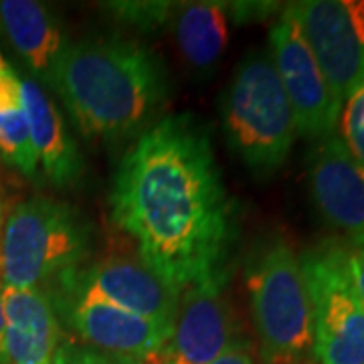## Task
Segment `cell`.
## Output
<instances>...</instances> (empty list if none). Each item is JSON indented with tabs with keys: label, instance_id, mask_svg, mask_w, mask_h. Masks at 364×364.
<instances>
[{
	"label": "cell",
	"instance_id": "cell-1",
	"mask_svg": "<svg viewBox=\"0 0 364 364\" xmlns=\"http://www.w3.org/2000/svg\"><path fill=\"white\" fill-rule=\"evenodd\" d=\"M109 210L136 255L178 294L229 279L235 205L193 114L160 117L134 140L114 174Z\"/></svg>",
	"mask_w": 364,
	"mask_h": 364
},
{
	"label": "cell",
	"instance_id": "cell-2",
	"mask_svg": "<svg viewBox=\"0 0 364 364\" xmlns=\"http://www.w3.org/2000/svg\"><path fill=\"white\" fill-rule=\"evenodd\" d=\"M51 90L83 136L117 142L138 138L156 124L172 83L152 47L102 35L67 43Z\"/></svg>",
	"mask_w": 364,
	"mask_h": 364
},
{
	"label": "cell",
	"instance_id": "cell-3",
	"mask_svg": "<svg viewBox=\"0 0 364 364\" xmlns=\"http://www.w3.org/2000/svg\"><path fill=\"white\" fill-rule=\"evenodd\" d=\"M245 286L259 364H316L310 296L299 255L286 235H267L251 249Z\"/></svg>",
	"mask_w": 364,
	"mask_h": 364
},
{
	"label": "cell",
	"instance_id": "cell-4",
	"mask_svg": "<svg viewBox=\"0 0 364 364\" xmlns=\"http://www.w3.org/2000/svg\"><path fill=\"white\" fill-rule=\"evenodd\" d=\"M91 253V229L71 205L31 196L6 210L0 241V287L49 289L83 267Z\"/></svg>",
	"mask_w": 364,
	"mask_h": 364
},
{
	"label": "cell",
	"instance_id": "cell-5",
	"mask_svg": "<svg viewBox=\"0 0 364 364\" xmlns=\"http://www.w3.org/2000/svg\"><path fill=\"white\" fill-rule=\"evenodd\" d=\"M221 112L227 144L249 172L267 178L286 164L298 130L269 49H253L241 59Z\"/></svg>",
	"mask_w": 364,
	"mask_h": 364
},
{
	"label": "cell",
	"instance_id": "cell-6",
	"mask_svg": "<svg viewBox=\"0 0 364 364\" xmlns=\"http://www.w3.org/2000/svg\"><path fill=\"white\" fill-rule=\"evenodd\" d=\"M314 322L316 364H364V306L354 294L342 241H324L299 255Z\"/></svg>",
	"mask_w": 364,
	"mask_h": 364
},
{
	"label": "cell",
	"instance_id": "cell-7",
	"mask_svg": "<svg viewBox=\"0 0 364 364\" xmlns=\"http://www.w3.org/2000/svg\"><path fill=\"white\" fill-rule=\"evenodd\" d=\"M51 299H97L138 314L172 332L181 294L160 279L138 255H112L85 263L47 289Z\"/></svg>",
	"mask_w": 364,
	"mask_h": 364
},
{
	"label": "cell",
	"instance_id": "cell-8",
	"mask_svg": "<svg viewBox=\"0 0 364 364\" xmlns=\"http://www.w3.org/2000/svg\"><path fill=\"white\" fill-rule=\"evenodd\" d=\"M269 55L291 105L298 134L312 140L334 134L342 102L304 37L294 4H286L269 28Z\"/></svg>",
	"mask_w": 364,
	"mask_h": 364
},
{
	"label": "cell",
	"instance_id": "cell-9",
	"mask_svg": "<svg viewBox=\"0 0 364 364\" xmlns=\"http://www.w3.org/2000/svg\"><path fill=\"white\" fill-rule=\"evenodd\" d=\"M291 4L318 65L344 104L364 83V0Z\"/></svg>",
	"mask_w": 364,
	"mask_h": 364
},
{
	"label": "cell",
	"instance_id": "cell-10",
	"mask_svg": "<svg viewBox=\"0 0 364 364\" xmlns=\"http://www.w3.org/2000/svg\"><path fill=\"white\" fill-rule=\"evenodd\" d=\"M227 282L182 291L170 338L156 364H213L245 340L225 294Z\"/></svg>",
	"mask_w": 364,
	"mask_h": 364
},
{
	"label": "cell",
	"instance_id": "cell-11",
	"mask_svg": "<svg viewBox=\"0 0 364 364\" xmlns=\"http://www.w3.org/2000/svg\"><path fill=\"white\" fill-rule=\"evenodd\" d=\"M61 324L75 340L97 350L156 364L170 338V330L138 314L97 299H53Z\"/></svg>",
	"mask_w": 364,
	"mask_h": 364
},
{
	"label": "cell",
	"instance_id": "cell-12",
	"mask_svg": "<svg viewBox=\"0 0 364 364\" xmlns=\"http://www.w3.org/2000/svg\"><path fill=\"white\" fill-rule=\"evenodd\" d=\"M277 11V2H184L174 4L168 25L186 65L195 73H208L221 61L231 26L263 21Z\"/></svg>",
	"mask_w": 364,
	"mask_h": 364
},
{
	"label": "cell",
	"instance_id": "cell-13",
	"mask_svg": "<svg viewBox=\"0 0 364 364\" xmlns=\"http://www.w3.org/2000/svg\"><path fill=\"white\" fill-rule=\"evenodd\" d=\"M308 176L314 203L326 221L350 239L364 235V164L352 156L340 136L316 140Z\"/></svg>",
	"mask_w": 364,
	"mask_h": 364
},
{
	"label": "cell",
	"instance_id": "cell-14",
	"mask_svg": "<svg viewBox=\"0 0 364 364\" xmlns=\"http://www.w3.org/2000/svg\"><path fill=\"white\" fill-rule=\"evenodd\" d=\"M6 364H53L65 330L45 289L2 287Z\"/></svg>",
	"mask_w": 364,
	"mask_h": 364
},
{
	"label": "cell",
	"instance_id": "cell-15",
	"mask_svg": "<svg viewBox=\"0 0 364 364\" xmlns=\"http://www.w3.org/2000/svg\"><path fill=\"white\" fill-rule=\"evenodd\" d=\"M0 28L31 71V77L43 87H51L69 43L57 14L35 0H2Z\"/></svg>",
	"mask_w": 364,
	"mask_h": 364
},
{
	"label": "cell",
	"instance_id": "cell-16",
	"mask_svg": "<svg viewBox=\"0 0 364 364\" xmlns=\"http://www.w3.org/2000/svg\"><path fill=\"white\" fill-rule=\"evenodd\" d=\"M26 124L39 168L57 186H71L83 172V160L59 105L33 77L21 75Z\"/></svg>",
	"mask_w": 364,
	"mask_h": 364
},
{
	"label": "cell",
	"instance_id": "cell-17",
	"mask_svg": "<svg viewBox=\"0 0 364 364\" xmlns=\"http://www.w3.org/2000/svg\"><path fill=\"white\" fill-rule=\"evenodd\" d=\"M0 156L21 174L35 178L39 162L33 152L26 124L23 83L9 59L0 51Z\"/></svg>",
	"mask_w": 364,
	"mask_h": 364
},
{
	"label": "cell",
	"instance_id": "cell-18",
	"mask_svg": "<svg viewBox=\"0 0 364 364\" xmlns=\"http://www.w3.org/2000/svg\"><path fill=\"white\" fill-rule=\"evenodd\" d=\"M338 124L340 140L364 164V83L342 104Z\"/></svg>",
	"mask_w": 364,
	"mask_h": 364
},
{
	"label": "cell",
	"instance_id": "cell-19",
	"mask_svg": "<svg viewBox=\"0 0 364 364\" xmlns=\"http://www.w3.org/2000/svg\"><path fill=\"white\" fill-rule=\"evenodd\" d=\"M105 6H112L109 11L116 14V18L119 16L128 25L142 31H154L166 25L174 13V4L170 2H112Z\"/></svg>",
	"mask_w": 364,
	"mask_h": 364
},
{
	"label": "cell",
	"instance_id": "cell-20",
	"mask_svg": "<svg viewBox=\"0 0 364 364\" xmlns=\"http://www.w3.org/2000/svg\"><path fill=\"white\" fill-rule=\"evenodd\" d=\"M53 364H144L130 356L112 354V352L97 350L93 346H87L75 338H63L59 350L55 354Z\"/></svg>",
	"mask_w": 364,
	"mask_h": 364
},
{
	"label": "cell",
	"instance_id": "cell-21",
	"mask_svg": "<svg viewBox=\"0 0 364 364\" xmlns=\"http://www.w3.org/2000/svg\"><path fill=\"white\" fill-rule=\"evenodd\" d=\"M342 257L352 289L364 306V249L354 245L352 241L350 243L342 241Z\"/></svg>",
	"mask_w": 364,
	"mask_h": 364
},
{
	"label": "cell",
	"instance_id": "cell-22",
	"mask_svg": "<svg viewBox=\"0 0 364 364\" xmlns=\"http://www.w3.org/2000/svg\"><path fill=\"white\" fill-rule=\"evenodd\" d=\"M213 364H259L257 356L251 348L247 340H241L239 344H235L231 350H227L221 358H217Z\"/></svg>",
	"mask_w": 364,
	"mask_h": 364
},
{
	"label": "cell",
	"instance_id": "cell-23",
	"mask_svg": "<svg viewBox=\"0 0 364 364\" xmlns=\"http://www.w3.org/2000/svg\"><path fill=\"white\" fill-rule=\"evenodd\" d=\"M0 364H6V352H4V304H2V287H0Z\"/></svg>",
	"mask_w": 364,
	"mask_h": 364
},
{
	"label": "cell",
	"instance_id": "cell-24",
	"mask_svg": "<svg viewBox=\"0 0 364 364\" xmlns=\"http://www.w3.org/2000/svg\"><path fill=\"white\" fill-rule=\"evenodd\" d=\"M4 219H6V203H4V195L0 188V241H2V229H4Z\"/></svg>",
	"mask_w": 364,
	"mask_h": 364
},
{
	"label": "cell",
	"instance_id": "cell-25",
	"mask_svg": "<svg viewBox=\"0 0 364 364\" xmlns=\"http://www.w3.org/2000/svg\"><path fill=\"white\" fill-rule=\"evenodd\" d=\"M354 245H358V247L364 249V235H360V237H354V239H350Z\"/></svg>",
	"mask_w": 364,
	"mask_h": 364
},
{
	"label": "cell",
	"instance_id": "cell-26",
	"mask_svg": "<svg viewBox=\"0 0 364 364\" xmlns=\"http://www.w3.org/2000/svg\"><path fill=\"white\" fill-rule=\"evenodd\" d=\"M144 364H150V363H144Z\"/></svg>",
	"mask_w": 364,
	"mask_h": 364
}]
</instances>
